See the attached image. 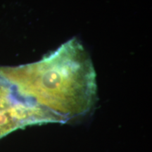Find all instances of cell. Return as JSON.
<instances>
[{
    "mask_svg": "<svg viewBox=\"0 0 152 152\" xmlns=\"http://www.w3.org/2000/svg\"><path fill=\"white\" fill-rule=\"evenodd\" d=\"M1 70L20 94L45 112L52 122L66 123L83 116L96 99L94 66L75 38L35 64Z\"/></svg>",
    "mask_w": 152,
    "mask_h": 152,
    "instance_id": "obj_1",
    "label": "cell"
},
{
    "mask_svg": "<svg viewBox=\"0 0 152 152\" xmlns=\"http://www.w3.org/2000/svg\"><path fill=\"white\" fill-rule=\"evenodd\" d=\"M37 123L35 108L0 72V137L16 128Z\"/></svg>",
    "mask_w": 152,
    "mask_h": 152,
    "instance_id": "obj_2",
    "label": "cell"
}]
</instances>
